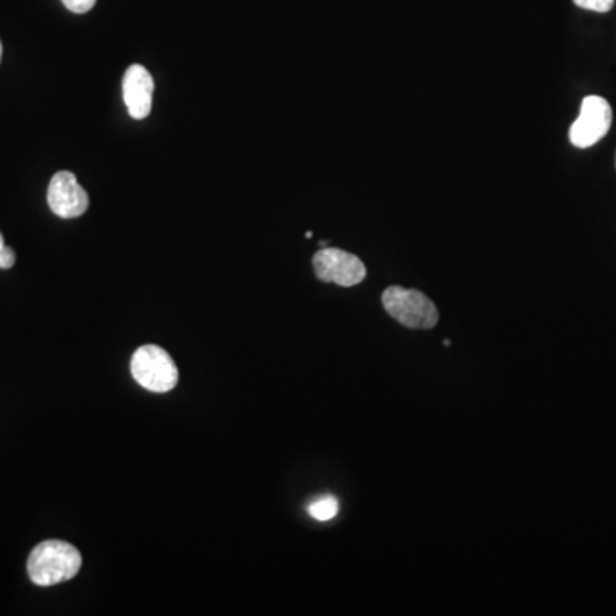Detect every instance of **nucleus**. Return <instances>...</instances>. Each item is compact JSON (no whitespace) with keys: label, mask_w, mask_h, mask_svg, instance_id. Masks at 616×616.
<instances>
[{"label":"nucleus","mask_w":616,"mask_h":616,"mask_svg":"<svg viewBox=\"0 0 616 616\" xmlns=\"http://www.w3.org/2000/svg\"><path fill=\"white\" fill-rule=\"evenodd\" d=\"M81 565L83 557L76 546L60 539H48L31 551L28 575L36 586H55L74 579Z\"/></svg>","instance_id":"1"},{"label":"nucleus","mask_w":616,"mask_h":616,"mask_svg":"<svg viewBox=\"0 0 616 616\" xmlns=\"http://www.w3.org/2000/svg\"><path fill=\"white\" fill-rule=\"evenodd\" d=\"M387 314L409 329H432L439 322V310L430 298L418 290L389 286L382 293Z\"/></svg>","instance_id":"2"},{"label":"nucleus","mask_w":616,"mask_h":616,"mask_svg":"<svg viewBox=\"0 0 616 616\" xmlns=\"http://www.w3.org/2000/svg\"><path fill=\"white\" fill-rule=\"evenodd\" d=\"M132 377L151 392H170L178 384V368L168 351L146 344L132 355Z\"/></svg>","instance_id":"3"},{"label":"nucleus","mask_w":616,"mask_h":616,"mask_svg":"<svg viewBox=\"0 0 616 616\" xmlns=\"http://www.w3.org/2000/svg\"><path fill=\"white\" fill-rule=\"evenodd\" d=\"M315 276L324 283H336V285L350 288L360 285L367 276V267L360 257L350 254L346 250L324 247L320 249L312 259Z\"/></svg>","instance_id":"4"},{"label":"nucleus","mask_w":616,"mask_h":616,"mask_svg":"<svg viewBox=\"0 0 616 616\" xmlns=\"http://www.w3.org/2000/svg\"><path fill=\"white\" fill-rule=\"evenodd\" d=\"M613 112L610 103L601 96H586L581 113L570 127V143L575 148H591L610 132Z\"/></svg>","instance_id":"5"},{"label":"nucleus","mask_w":616,"mask_h":616,"mask_svg":"<svg viewBox=\"0 0 616 616\" xmlns=\"http://www.w3.org/2000/svg\"><path fill=\"white\" fill-rule=\"evenodd\" d=\"M47 201L52 213L64 220L83 216L89 206L88 192L72 172L55 173L48 185Z\"/></svg>","instance_id":"6"},{"label":"nucleus","mask_w":616,"mask_h":616,"mask_svg":"<svg viewBox=\"0 0 616 616\" xmlns=\"http://www.w3.org/2000/svg\"><path fill=\"white\" fill-rule=\"evenodd\" d=\"M154 79L148 69L139 64L129 67L122 81L125 105L132 119L143 120L153 107Z\"/></svg>","instance_id":"7"},{"label":"nucleus","mask_w":616,"mask_h":616,"mask_svg":"<svg viewBox=\"0 0 616 616\" xmlns=\"http://www.w3.org/2000/svg\"><path fill=\"white\" fill-rule=\"evenodd\" d=\"M339 504L334 497H320L308 505V514L314 517L315 521H331L338 516Z\"/></svg>","instance_id":"8"},{"label":"nucleus","mask_w":616,"mask_h":616,"mask_svg":"<svg viewBox=\"0 0 616 616\" xmlns=\"http://www.w3.org/2000/svg\"><path fill=\"white\" fill-rule=\"evenodd\" d=\"M574 4L587 11L608 12L615 6V0H574Z\"/></svg>","instance_id":"9"},{"label":"nucleus","mask_w":616,"mask_h":616,"mask_svg":"<svg viewBox=\"0 0 616 616\" xmlns=\"http://www.w3.org/2000/svg\"><path fill=\"white\" fill-rule=\"evenodd\" d=\"M14 262H16V254H14V250L11 247H7L6 243H4V237L0 233V269H11L14 266Z\"/></svg>","instance_id":"10"},{"label":"nucleus","mask_w":616,"mask_h":616,"mask_svg":"<svg viewBox=\"0 0 616 616\" xmlns=\"http://www.w3.org/2000/svg\"><path fill=\"white\" fill-rule=\"evenodd\" d=\"M62 4L74 14H86L95 7L96 0H62Z\"/></svg>","instance_id":"11"},{"label":"nucleus","mask_w":616,"mask_h":616,"mask_svg":"<svg viewBox=\"0 0 616 616\" xmlns=\"http://www.w3.org/2000/svg\"><path fill=\"white\" fill-rule=\"evenodd\" d=\"M0 59H2V43H0Z\"/></svg>","instance_id":"12"}]
</instances>
